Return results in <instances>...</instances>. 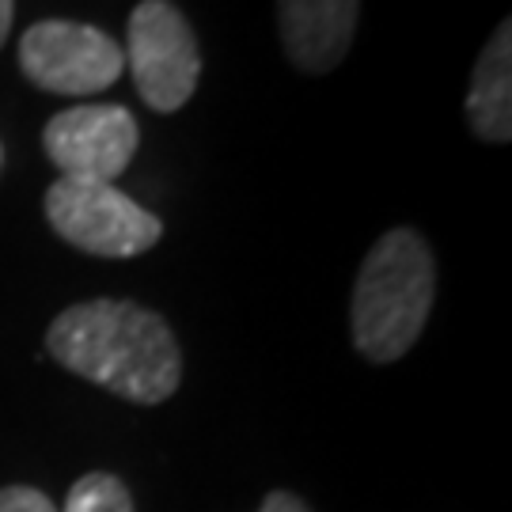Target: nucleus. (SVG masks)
<instances>
[{
  "label": "nucleus",
  "instance_id": "1",
  "mask_svg": "<svg viewBox=\"0 0 512 512\" xmlns=\"http://www.w3.org/2000/svg\"><path fill=\"white\" fill-rule=\"evenodd\" d=\"M46 349L61 368L137 406L167 403L183 384V349L156 311L133 300H84L57 315Z\"/></svg>",
  "mask_w": 512,
  "mask_h": 512
},
{
  "label": "nucleus",
  "instance_id": "8",
  "mask_svg": "<svg viewBox=\"0 0 512 512\" xmlns=\"http://www.w3.org/2000/svg\"><path fill=\"white\" fill-rule=\"evenodd\" d=\"M467 126L478 141L505 145L512 137V23H501L471 73Z\"/></svg>",
  "mask_w": 512,
  "mask_h": 512
},
{
  "label": "nucleus",
  "instance_id": "2",
  "mask_svg": "<svg viewBox=\"0 0 512 512\" xmlns=\"http://www.w3.org/2000/svg\"><path fill=\"white\" fill-rule=\"evenodd\" d=\"M437 296V262L421 232L391 228L372 243L353 285V346L372 365L406 357L429 323Z\"/></svg>",
  "mask_w": 512,
  "mask_h": 512
},
{
  "label": "nucleus",
  "instance_id": "6",
  "mask_svg": "<svg viewBox=\"0 0 512 512\" xmlns=\"http://www.w3.org/2000/svg\"><path fill=\"white\" fill-rule=\"evenodd\" d=\"M137 118L118 103H88L54 114L42 129V148L65 179L114 183L137 152Z\"/></svg>",
  "mask_w": 512,
  "mask_h": 512
},
{
  "label": "nucleus",
  "instance_id": "11",
  "mask_svg": "<svg viewBox=\"0 0 512 512\" xmlns=\"http://www.w3.org/2000/svg\"><path fill=\"white\" fill-rule=\"evenodd\" d=\"M255 512H311V509L304 497L289 494V490H274V494H266V501Z\"/></svg>",
  "mask_w": 512,
  "mask_h": 512
},
{
  "label": "nucleus",
  "instance_id": "12",
  "mask_svg": "<svg viewBox=\"0 0 512 512\" xmlns=\"http://www.w3.org/2000/svg\"><path fill=\"white\" fill-rule=\"evenodd\" d=\"M12 12H16V0H0V50L8 42V31H12Z\"/></svg>",
  "mask_w": 512,
  "mask_h": 512
},
{
  "label": "nucleus",
  "instance_id": "4",
  "mask_svg": "<svg viewBox=\"0 0 512 512\" xmlns=\"http://www.w3.org/2000/svg\"><path fill=\"white\" fill-rule=\"evenodd\" d=\"M122 54L141 99L160 114H175L198 88V38L171 0H141L133 8L129 46Z\"/></svg>",
  "mask_w": 512,
  "mask_h": 512
},
{
  "label": "nucleus",
  "instance_id": "10",
  "mask_svg": "<svg viewBox=\"0 0 512 512\" xmlns=\"http://www.w3.org/2000/svg\"><path fill=\"white\" fill-rule=\"evenodd\" d=\"M0 512H61L50 497L35 486H4L0 490Z\"/></svg>",
  "mask_w": 512,
  "mask_h": 512
},
{
  "label": "nucleus",
  "instance_id": "13",
  "mask_svg": "<svg viewBox=\"0 0 512 512\" xmlns=\"http://www.w3.org/2000/svg\"><path fill=\"white\" fill-rule=\"evenodd\" d=\"M0 156H4V152H0Z\"/></svg>",
  "mask_w": 512,
  "mask_h": 512
},
{
  "label": "nucleus",
  "instance_id": "5",
  "mask_svg": "<svg viewBox=\"0 0 512 512\" xmlns=\"http://www.w3.org/2000/svg\"><path fill=\"white\" fill-rule=\"evenodd\" d=\"M19 69L42 92L99 95L118 84L126 54L99 27L73 19H42L19 38Z\"/></svg>",
  "mask_w": 512,
  "mask_h": 512
},
{
  "label": "nucleus",
  "instance_id": "3",
  "mask_svg": "<svg viewBox=\"0 0 512 512\" xmlns=\"http://www.w3.org/2000/svg\"><path fill=\"white\" fill-rule=\"evenodd\" d=\"M46 220L69 247L95 258H137L164 236V220L114 183L65 175L46 190Z\"/></svg>",
  "mask_w": 512,
  "mask_h": 512
},
{
  "label": "nucleus",
  "instance_id": "9",
  "mask_svg": "<svg viewBox=\"0 0 512 512\" xmlns=\"http://www.w3.org/2000/svg\"><path fill=\"white\" fill-rule=\"evenodd\" d=\"M61 512H133V497L118 475L92 471V475L76 478Z\"/></svg>",
  "mask_w": 512,
  "mask_h": 512
},
{
  "label": "nucleus",
  "instance_id": "7",
  "mask_svg": "<svg viewBox=\"0 0 512 512\" xmlns=\"http://www.w3.org/2000/svg\"><path fill=\"white\" fill-rule=\"evenodd\" d=\"M361 0H277L281 46L296 69L330 73L353 46Z\"/></svg>",
  "mask_w": 512,
  "mask_h": 512
}]
</instances>
